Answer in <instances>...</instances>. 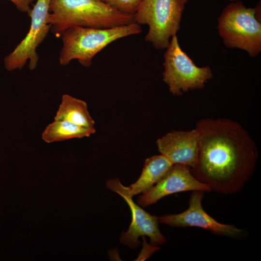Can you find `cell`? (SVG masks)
<instances>
[{"label": "cell", "mask_w": 261, "mask_h": 261, "mask_svg": "<svg viewBox=\"0 0 261 261\" xmlns=\"http://www.w3.org/2000/svg\"><path fill=\"white\" fill-rule=\"evenodd\" d=\"M199 135L193 176L216 192L230 194L240 190L252 175L258 151L248 131L227 118L201 119L195 128Z\"/></svg>", "instance_id": "6da1fadb"}, {"label": "cell", "mask_w": 261, "mask_h": 261, "mask_svg": "<svg viewBox=\"0 0 261 261\" xmlns=\"http://www.w3.org/2000/svg\"><path fill=\"white\" fill-rule=\"evenodd\" d=\"M47 22L51 32L59 37L74 26L106 29L134 20V15L121 13L101 0H51Z\"/></svg>", "instance_id": "7a4b0ae2"}, {"label": "cell", "mask_w": 261, "mask_h": 261, "mask_svg": "<svg viewBox=\"0 0 261 261\" xmlns=\"http://www.w3.org/2000/svg\"><path fill=\"white\" fill-rule=\"evenodd\" d=\"M141 32V26L135 22L106 29L80 26L70 28L61 36L62 47L59 56V63L65 66L76 59L82 66L89 67L95 55L109 44Z\"/></svg>", "instance_id": "3957f363"}, {"label": "cell", "mask_w": 261, "mask_h": 261, "mask_svg": "<svg viewBox=\"0 0 261 261\" xmlns=\"http://www.w3.org/2000/svg\"><path fill=\"white\" fill-rule=\"evenodd\" d=\"M261 2L247 8L241 1L228 5L218 19V33L228 48L246 51L251 57L261 52Z\"/></svg>", "instance_id": "277c9868"}, {"label": "cell", "mask_w": 261, "mask_h": 261, "mask_svg": "<svg viewBox=\"0 0 261 261\" xmlns=\"http://www.w3.org/2000/svg\"><path fill=\"white\" fill-rule=\"evenodd\" d=\"M188 0H142L134 14V22L145 24V37L158 49L166 48L170 39L180 28V22Z\"/></svg>", "instance_id": "5b68a950"}, {"label": "cell", "mask_w": 261, "mask_h": 261, "mask_svg": "<svg viewBox=\"0 0 261 261\" xmlns=\"http://www.w3.org/2000/svg\"><path fill=\"white\" fill-rule=\"evenodd\" d=\"M166 49L162 80L173 95L180 96L189 90L203 88L213 77L209 66H197L183 51L176 35L171 38Z\"/></svg>", "instance_id": "8992f818"}, {"label": "cell", "mask_w": 261, "mask_h": 261, "mask_svg": "<svg viewBox=\"0 0 261 261\" xmlns=\"http://www.w3.org/2000/svg\"><path fill=\"white\" fill-rule=\"evenodd\" d=\"M51 0H37L29 13L31 18L29 30L14 49L4 58V66L9 71L22 69L29 61V68L37 66V48L46 37L51 25L47 22Z\"/></svg>", "instance_id": "52a82bcc"}, {"label": "cell", "mask_w": 261, "mask_h": 261, "mask_svg": "<svg viewBox=\"0 0 261 261\" xmlns=\"http://www.w3.org/2000/svg\"><path fill=\"white\" fill-rule=\"evenodd\" d=\"M123 186L118 178L110 179L106 182V187L124 199L131 212V222L127 231L122 233L121 243L131 248H136L141 244L138 240L139 237L146 236L152 246L163 244L166 239L160 231L157 217L151 215L136 204L132 197L126 192Z\"/></svg>", "instance_id": "ba28073f"}, {"label": "cell", "mask_w": 261, "mask_h": 261, "mask_svg": "<svg viewBox=\"0 0 261 261\" xmlns=\"http://www.w3.org/2000/svg\"><path fill=\"white\" fill-rule=\"evenodd\" d=\"M204 193L193 191L187 210L179 214L157 217L159 222L171 227H198L218 236L239 237L243 233V230L232 224L219 223L204 210L202 202Z\"/></svg>", "instance_id": "9c48e42d"}, {"label": "cell", "mask_w": 261, "mask_h": 261, "mask_svg": "<svg viewBox=\"0 0 261 261\" xmlns=\"http://www.w3.org/2000/svg\"><path fill=\"white\" fill-rule=\"evenodd\" d=\"M196 190L206 192L211 189L193 176L189 167L174 164L158 183L138 198L137 203L145 207L170 194Z\"/></svg>", "instance_id": "30bf717a"}, {"label": "cell", "mask_w": 261, "mask_h": 261, "mask_svg": "<svg viewBox=\"0 0 261 261\" xmlns=\"http://www.w3.org/2000/svg\"><path fill=\"white\" fill-rule=\"evenodd\" d=\"M199 141V133L195 128L169 132L158 139L157 145L160 154L173 164H182L191 168L197 162Z\"/></svg>", "instance_id": "8fae6325"}, {"label": "cell", "mask_w": 261, "mask_h": 261, "mask_svg": "<svg viewBox=\"0 0 261 261\" xmlns=\"http://www.w3.org/2000/svg\"><path fill=\"white\" fill-rule=\"evenodd\" d=\"M173 165L161 154L146 159L140 177L130 186H123L125 190L131 197L147 191L162 178Z\"/></svg>", "instance_id": "7c38bea8"}, {"label": "cell", "mask_w": 261, "mask_h": 261, "mask_svg": "<svg viewBox=\"0 0 261 261\" xmlns=\"http://www.w3.org/2000/svg\"><path fill=\"white\" fill-rule=\"evenodd\" d=\"M54 119L68 121L80 126L94 128L86 102L68 94H64Z\"/></svg>", "instance_id": "4fadbf2b"}, {"label": "cell", "mask_w": 261, "mask_h": 261, "mask_svg": "<svg viewBox=\"0 0 261 261\" xmlns=\"http://www.w3.org/2000/svg\"><path fill=\"white\" fill-rule=\"evenodd\" d=\"M95 131V128L80 126L64 120L54 119L45 128L42 138L45 142L51 143L89 137Z\"/></svg>", "instance_id": "5bb4252c"}, {"label": "cell", "mask_w": 261, "mask_h": 261, "mask_svg": "<svg viewBox=\"0 0 261 261\" xmlns=\"http://www.w3.org/2000/svg\"><path fill=\"white\" fill-rule=\"evenodd\" d=\"M101 0L121 13L134 15L142 0Z\"/></svg>", "instance_id": "9a60e30c"}, {"label": "cell", "mask_w": 261, "mask_h": 261, "mask_svg": "<svg viewBox=\"0 0 261 261\" xmlns=\"http://www.w3.org/2000/svg\"><path fill=\"white\" fill-rule=\"evenodd\" d=\"M12 2L20 11L29 13L31 10L30 5L33 0H9Z\"/></svg>", "instance_id": "2e32d148"}, {"label": "cell", "mask_w": 261, "mask_h": 261, "mask_svg": "<svg viewBox=\"0 0 261 261\" xmlns=\"http://www.w3.org/2000/svg\"><path fill=\"white\" fill-rule=\"evenodd\" d=\"M229 0L231 1H232V2H234V1H238L239 0Z\"/></svg>", "instance_id": "e0dca14e"}]
</instances>
